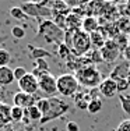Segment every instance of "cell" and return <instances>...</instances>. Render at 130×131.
<instances>
[{
    "label": "cell",
    "mask_w": 130,
    "mask_h": 131,
    "mask_svg": "<svg viewBox=\"0 0 130 131\" xmlns=\"http://www.w3.org/2000/svg\"><path fill=\"white\" fill-rule=\"evenodd\" d=\"M11 61V53L4 48H0V67L8 66V63Z\"/></svg>",
    "instance_id": "24"
},
{
    "label": "cell",
    "mask_w": 130,
    "mask_h": 131,
    "mask_svg": "<svg viewBox=\"0 0 130 131\" xmlns=\"http://www.w3.org/2000/svg\"><path fill=\"white\" fill-rule=\"evenodd\" d=\"M102 110V101L99 98H92L88 103V107H87V112L89 114H97Z\"/></svg>",
    "instance_id": "19"
},
{
    "label": "cell",
    "mask_w": 130,
    "mask_h": 131,
    "mask_svg": "<svg viewBox=\"0 0 130 131\" xmlns=\"http://www.w3.org/2000/svg\"><path fill=\"white\" fill-rule=\"evenodd\" d=\"M78 81L74 74H62L57 77V93L63 98H74L78 93Z\"/></svg>",
    "instance_id": "4"
},
{
    "label": "cell",
    "mask_w": 130,
    "mask_h": 131,
    "mask_svg": "<svg viewBox=\"0 0 130 131\" xmlns=\"http://www.w3.org/2000/svg\"><path fill=\"white\" fill-rule=\"evenodd\" d=\"M24 117H25V109L23 107H18V106H11V121H15V123H18V121L24 120Z\"/></svg>",
    "instance_id": "20"
},
{
    "label": "cell",
    "mask_w": 130,
    "mask_h": 131,
    "mask_svg": "<svg viewBox=\"0 0 130 131\" xmlns=\"http://www.w3.org/2000/svg\"><path fill=\"white\" fill-rule=\"evenodd\" d=\"M18 88H20V91H23L25 93L35 95V93L39 91L38 77H36L34 73H28L25 77H23V78L18 81Z\"/></svg>",
    "instance_id": "9"
},
{
    "label": "cell",
    "mask_w": 130,
    "mask_h": 131,
    "mask_svg": "<svg viewBox=\"0 0 130 131\" xmlns=\"http://www.w3.org/2000/svg\"><path fill=\"white\" fill-rule=\"evenodd\" d=\"M98 92L101 93L104 98H113V96L117 93V85H116V81L111 77L108 78H104L102 82L98 86Z\"/></svg>",
    "instance_id": "11"
},
{
    "label": "cell",
    "mask_w": 130,
    "mask_h": 131,
    "mask_svg": "<svg viewBox=\"0 0 130 131\" xmlns=\"http://www.w3.org/2000/svg\"><path fill=\"white\" fill-rule=\"evenodd\" d=\"M66 130L67 131H80V126H78V123H76V121H67Z\"/></svg>",
    "instance_id": "31"
},
{
    "label": "cell",
    "mask_w": 130,
    "mask_h": 131,
    "mask_svg": "<svg viewBox=\"0 0 130 131\" xmlns=\"http://www.w3.org/2000/svg\"><path fill=\"white\" fill-rule=\"evenodd\" d=\"M11 121V106L0 102V127H4Z\"/></svg>",
    "instance_id": "14"
},
{
    "label": "cell",
    "mask_w": 130,
    "mask_h": 131,
    "mask_svg": "<svg viewBox=\"0 0 130 131\" xmlns=\"http://www.w3.org/2000/svg\"><path fill=\"white\" fill-rule=\"evenodd\" d=\"M21 8H23L24 13L28 15V17H34V18H41V17L48 18L53 14V11H52L51 7L34 4V3H24V4L21 6Z\"/></svg>",
    "instance_id": "8"
},
{
    "label": "cell",
    "mask_w": 130,
    "mask_h": 131,
    "mask_svg": "<svg viewBox=\"0 0 130 131\" xmlns=\"http://www.w3.org/2000/svg\"><path fill=\"white\" fill-rule=\"evenodd\" d=\"M39 81V91L45 93V98H53L57 92V77L52 75L49 71L38 74Z\"/></svg>",
    "instance_id": "6"
},
{
    "label": "cell",
    "mask_w": 130,
    "mask_h": 131,
    "mask_svg": "<svg viewBox=\"0 0 130 131\" xmlns=\"http://www.w3.org/2000/svg\"><path fill=\"white\" fill-rule=\"evenodd\" d=\"M116 85H117V93L122 95L130 88V80L129 78H119L116 80Z\"/></svg>",
    "instance_id": "23"
},
{
    "label": "cell",
    "mask_w": 130,
    "mask_h": 131,
    "mask_svg": "<svg viewBox=\"0 0 130 131\" xmlns=\"http://www.w3.org/2000/svg\"><path fill=\"white\" fill-rule=\"evenodd\" d=\"M28 50H29V57H32V59H45V56L46 57H51L52 56V53L51 52H46L45 49H42V48H34V46H31L28 45Z\"/></svg>",
    "instance_id": "17"
},
{
    "label": "cell",
    "mask_w": 130,
    "mask_h": 131,
    "mask_svg": "<svg viewBox=\"0 0 130 131\" xmlns=\"http://www.w3.org/2000/svg\"><path fill=\"white\" fill-rule=\"evenodd\" d=\"M38 35L43 36L48 42H56V40H62L64 38V31L60 27H57L56 23L51 20H45L39 24Z\"/></svg>",
    "instance_id": "5"
},
{
    "label": "cell",
    "mask_w": 130,
    "mask_h": 131,
    "mask_svg": "<svg viewBox=\"0 0 130 131\" xmlns=\"http://www.w3.org/2000/svg\"><path fill=\"white\" fill-rule=\"evenodd\" d=\"M70 50H72V49H70L66 43H60V45H59V49H57V53L62 59H69Z\"/></svg>",
    "instance_id": "28"
},
{
    "label": "cell",
    "mask_w": 130,
    "mask_h": 131,
    "mask_svg": "<svg viewBox=\"0 0 130 131\" xmlns=\"http://www.w3.org/2000/svg\"><path fill=\"white\" fill-rule=\"evenodd\" d=\"M99 52H101V56H102V60L104 61H106V63H113V61H116V59L120 56L122 49L117 45L116 40L108 39L106 42H105V45L99 49Z\"/></svg>",
    "instance_id": "7"
},
{
    "label": "cell",
    "mask_w": 130,
    "mask_h": 131,
    "mask_svg": "<svg viewBox=\"0 0 130 131\" xmlns=\"http://www.w3.org/2000/svg\"><path fill=\"white\" fill-rule=\"evenodd\" d=\"M91 96H89V92H78L76 96H74V102H76V106L80 109H85L88 107V103L91 101Z\"/></svg>",
    "instance_id": "15"
},
{
    "label": "cell",
    "mask_w": 130,
    "mask_h": 131,
    "mask_svg": "<svg viewBox=\"0 0 130 131\" xmlns=\"http://www.w3.org/2000/svg\"><path fill=\"white\" fill-rule=\"evenodd\" d=\"M112 2H115V3H119V2H120V0H112Z\"/></svg>",
    "instance_id": "34"
},
{
    "label": "cell",
    "mask_w": 130,
    "mask_h": 131,
    "mask_svg": "<svg viewBox=\"0 0 130 131\" xmlns=\"http://www.w3.org/2000/svg\"><path fill=\"white\" fill-rule=\"evenodd\" d=\"M89 38H91V45H92V48H94V49H98V50H99L102 46L105 45V42L108 40V39H105V36L102 35L99 31L91 34V35H89Z\"/></svg>",
    "instance_id": "18"
},
{
    "label": "cell",
    "mask_w": 130,
    "mask_h": 131,
    "mask_svg": "<svg viewBox=\"0 0 130 131\" xmlns=\"http://www.w3.org/2000/svg\"><path fill=\"white\" fill-rule=\"evenodd\" d=\"M25 118L29 121H41L42 120V113H41V110L36 107V105L25 109V117H24V120H25Z\"/></svg>",
    "instance_id": "16"
},
{
    "label": "cell",
    "mask_w": 130,
    "mask_h": 131,
    "mask_svg": "<svg viewBox=\"0 0 130 131\" xmlns=\"http://www.w3.org/2000/svg\"><path fill=\"white\" fill-rule=\"evenodd\" d=\"M51 0H29V3H34V4H39V6H48ZM49 7V6H48Z\"/></svg>",
    "instance_id": "33"
},
{
    "label": "cell",
    "mask_w": 130,
    "mask_h": 131,
    "mask_svg": "<svg viewBox=\"0 0 130 131\" xmlns=\"http://www.w3.org/2000/svg\"><path fill=\"white\" fill-rule=\"evenodd\" d=\"M122 54H123V59H125V60H127L129 63H130V45H127L125 49H123Z\"/></svg>",
    "instance_id": "32"
},
{
    "label": "cell",
    "mask_w": 130,
    "mask_h": 131,
    "mask_svg": "<svg viewBox=\"0 0 130 131\" xmlns=\"http://www.w3.org/2000/svg\"><path fill=\"white\" fill-rule=\"evenodd\" d=\"M49 102H51V106H49V110L46 114H43L42 120L39 121L41 124H46L52 120H56V118L64 116V114L69 112L70 106L60 96H53V98H49Z\"/></svg>",
    "instance_id": "3"
},
{
    "label": "cell",
    "mask_w": 130,
    "mask_h": 131,
    "mask_svg": "<svg viewBox=\"0 0 130 131\" xmlns=\"http://www.w3.org/2000/svg\"><path fill=\"white\" fill-rule=\"evenodd\" d=\"M76 78L78 81V84L81 86H84L87 89H94L98 88L99 84L102 82V75L99 70L97 68V66L94 64H85L81 68L76 71Z\"/></svg>",
    "instance_id": "1"
},
{
    "label": "cell",
    "mask_w": 130,
    "mask_h": 131,
    "mask_svg": "<svg viewBox=\"0 0 130 131\" xmlns=\"http://www.w3.org/2000/svg\"><path fill=\"white\" fill-rule=\"evenodd\" d=\"M13 70H14V78L17 82L23 78V77H25L27 74H28V71H27V68L24 67V66H18V67L13 68Z\"/></svg>",
    "instance_id": "27"
},
{
    "label": "cell",
    "mask_w": 130,
    "mask_h": 131,
    "mask_svg": "<svg viewBox=\"0 0 130 131\" xmlns=\"http://www.w3.org/2000/svg\"><path fill=\"white\" fill-rule=\"evenodd\" d=\"M8 14L11 15L13 18H15V20H18V21H23V20H25L28 15H27L25 13H24V10L21 7H10V10H8Z\"/></svg>",
    "instance_id": "21"
},
{
    "label": "cell",
    "mask_w": 130,
    "mask_h": 131,
    "mask_svg": "<svg viewBox=\"0 0 130 131\" xmlns=\"http://www.w3.org/2000/svg\"><path fill=\"white\" fill-rule=\"evenodd\" d=\"M66 3L67 7H78V6H83L85 3H88L89 0H63Z\"/></svg>",
    "instance_id": "29"
},
{
    "label": "cell",
    "mask_w": 130,
    "mask_h": 131,
    "mask_svg": "<svg viewBox=\"0 0 130 131\" xmlns=\"http://www.w3.org/2000/svg\"><path fill=\"white\" fill-rule=\"evenodd\" d=\"M15 81L14 78V70L8 66H4V67H0V85H11Z\"/></svg>",
    "instance_id": "12"
},
{
    "label": "cell",
    "mask_w": 130,
    "mask_h": 131,
    "mask_svg": "<svg viewBox=\"0 0 130 131\" xmlns=\"http://www.w3.org/2000/svg\"><path fill=\"white\" fill-rule=\"evenodd\" d=\"M11 36L15 39H23L24 36H25V29L20 25H14L11 28Z\"/></svg>",
    "instance_id": "26"
},
{
    "label": "cell",
    "mask_w": 130,
    "mask_h": 131,
    "mask_svg": "<svg viewBox=\"0 0 130 131\" xmlns=\"http://www.w3.org/2000/svg\"><path fill=\"white\" fill-rule=\"evenodd\" d=\"M36 107L41 110V113H42V117H43V114H46L48 113V110H49V106H51V102H49V98H38V101H36Z\"/></svg>",
    "instance_id": "22"
},
{
    "label": "cell",
    "mask_w": 130,
    "mask_h": 131,
    "mask_svg": "<svg viewBox=\"0 0 130 131\" xmlns=\"http://www.w3.org/2000/svg\"><path fill=\"white\" fill-rule=\"evenodd\" d=\"M119 101L122 105V109L125 110L126 114H130V96L129 95H119Z\"/></svg>",
    "instance_id": "25"
},
{
    "label": "cell",
    "mask_w": 130,
    "mask_h": 131,
    "mask_svg": "<svg viewBox=\"0 0 130 131\" xmlns=\"http://www.w3.org/2000/svg\"><path fill=\"white\" fill-rule=\"evenodd\" d=\"M70 35L69 40H67V46L73 50L74 54L84 56L91 50L92 45H91V38H89V34L84 32L83 29H77V31H67Z\"/></svg>",
    "instance_id": "2"
},
{
    "label": "cell",
    "mask_w": 130,
    "mask_h": 131,
    "mask_svg": "<svg viewBox=\"0 0 130 131\" xmlns=\"http://www.w3.org/2000/svg\"><path fill=\"white\" fill-rule=\"evenodd\" d=\"M115 131H116V130H115Z\"/></svg>",
    "instance_id": "35"
},
{
    "label": "cell",
    "mask_w": 130,
    "mask_h": 131,
    "mask_svg": "<svg viewBox=\"0 0 130 131\" xmlns=\"http://www.w3.org/2000/svg\"><path fill=\"white\" fill-rule=\"evenodd\" d=\"M98 28H99V24H98V20L95 17H92V15H88V17H85L84 20H83V24H81V29L84 31L87 34H94L98 31Z\"/></svg>",
    "instance_id": "13"
},
{
    "label": "cell",
    "mask_w": 130,
    "mask_h": 131,
    "mask_svg": "<svg viewBox=\"0 0 130 131\" xmlns=\"http://www.w3.org/2000/svg\"><path fill=\"white\" fill-rule=\"evenodd\" d=\"M36 101L38 99L35 98V95H29V93H25L23 91L15 92L13 96L14 106H18V107H23V109H28L31 106H34L36 103Z\"/></svg>",
    "instance_id": "10"
},
{
    "label": "cell",
    "mask_w": 130,
    "mask_h": 131,
    "mask_svg": "<svg viewBox=\"0 0 130 131\" xmlns=\"http://www.w3.org/2000/svg\"><path fill=\"white\" fill-rule=\"evenodd\" d=\"M116 131H130V118H126V120L120 121Z\"/></svg>",
    "instance_id": "30"
}]
</instances>
